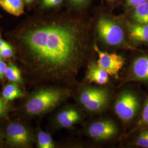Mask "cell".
<instances>
[{
    "instance_id": "6da1fadb",
    "label": "cell",
    "mask_w": 148,
    "mask_h": 148,
    "mask_svg": "<svg viewBox=\"0 0 148 148\" xmlns=\"http://www.w3.org/2000/svg\"><path fill=\"white\" fill-rule=\"evenodd\" d=\"M21 40L32 71L44 81L71 83L87 62L82 34L76 27L46 25L27 32Z\"/></svg>"
},
{
    "instance_id": "7a4b0ae2",
    "label": "cell",
    "mask_w": 148,
    "mask_h": 148,
    "mask_svg": "<svg viewBox=\"0 0 148 148\" xmlns=\"http://www.w3.org/2000/svg\"><path fill=\"white\" fill-rule=\"evenodd\" d=\"M71 93L68 88H44L37 90L27 101L25 109L32 115H38L52 110Z\"/></svg>"
},
{
    "instance_id": "3957f363",
    "label": "cell",
    "mask_w": 148,
    "mask_h": 148,
    "mask_svg": "<svg viewBox=\"0 0 148 148\" xmlns=\"http://www.w3.org/2000/svg\"><path fill=\"white\" fill-rule=\"evenodd\" d=\"M79 98L81 103L86 109L90 111L97 112L107 106L109 95L105 88L88 87L82 91Z\"/></svg>"
},
{
    "instance_id": "277c9868",
    "label": "cell",
    "mask_w": 148,
    "mask_h": 148,
    "mask_svg": "<svg viewBox=\"0 0 148 148\" xmlns=\"http://www.w3.org/2000/svg\"><path fill=\"white\" fill-rule=\"evenodd\" d=\"M139 106L137 96L130 92L123 93L117 99L115 111L123 122H128L136 116Z\"/></svg>"
},
{
    "instance_id": "5b68a950",
    "label": "cell",
    "mask_w": 148,
    "mask_h": 148,
    "mask_svg": "<svg viewBox=\"0 0 148 148\" xmlns=\"http://www.w3.org/2000/svg\"><path fill=\"white\" fill-rule=\"evenodd\" d=\"M97 29L100 37L109 45L117 46L124 41V33L121 27L110 19L101 18L98 21Z\"/></svg>"
},
{
    "instance_id": "8992f818",
    "label": "cell",
    "mask_w": 148,
    "mask_h": 148,
    "mask_svg": "<svg viewBox=\"0 0 148 148\" xmlns=\"http://www.w3.org/2000/svg\"><path fill=\"white\" fill-rule=\"evenodd\" d=\"M94 49L98 54L97 64L106 70L111 76L117 75L125 64V59L115 53H109L101 51L95 45Z\"/></svg>"
},
{
    "instance_id": "52a82bcc",
    "label": "cell",
    "mask_w": 148,
    "mask_h": 148,
    "mask_svg": "<svg viewBox=\"0 0 148 148\" xmlns=\"http://www.w3.org/2000/svg\"><path fill=\"white\" fill-rule=\"evenodd\" d=\"M7 142L11 145L26 147L31 142L30 133L19 123H12L6 130Z\"/></svg>"
},
{
    "instance_id": "ba28073f",
    "label": "cell",
    "mask_w": 148,
    "mask_h": 148,
    "mask_svg": "<svg viewBox=\"0 0 148 148\" xmlns=\"http://www.w3.org/2000/svg\"><path fill=\"white\" fill-rule=\"evenodd\" d=\"M117 128L114 122L101 120L92 123L88 128V134L97 140H107L116 134Z\"/></svg>"
},
{
    "instance_id": "9c48e42d",
    "label": "cell",
    "mask_w": 148,
    "mask_h": 148,
    "mask_svg": "<svg viewBox=\"0 0 148 148\" xmlns=\"http://www.w3.org/2000/svg\"><path fill=\"white\" fill-rule=\"evenodd\" d=\"M109 74L97 64L92 63L88 68L86 78L90 83L105 85L109 81Z\"/></svg>"
},
{
    "instance_id": "30bf717a",
    "label": "cell",
    "mask_w": 148,
    "mask_h": 148,
    "mask_svg": "<svg viewBox=\"0 0 148 148\" xmlns=\"http://www.w3.org/2000/svg\"><path fill=\"white\" fill-rule=\"evenodd\" d=\"M81 120L79 112L75 109L70 108L59 113L57 121L61 127L70 128Z\"/></svg>"
},
{
    "instance_id": "8fae6325",
    "label": "cell",
    "mask_w": 148,
    "mask_h": 148,
    "mask_svg": "<svg viewBox=\"0 0 148 148\" xmlns=\"http://www.w3.org/2000/svg\"><path fill=\"white\" fill-rule=\"evenodd\" d=\"M134 77L142 81L148 80V56H142L136 59L132 65Z\"/></svg>"
},
{
    "instance_id": "7c38bea8",
    "label": "cell",
    "mask_w": 148,
    "mask_h": 148,
    "mask_svg": "<svg viewBox=\"0 0 148 148\" xmlns=\"http://www.w3.org/2000/svg\"><path fill=\"white\" fill-rule=\"evenodd\" d=\"M130 36L132 39L142 42L148 43V24H129Z\"/></svg>"
},
{
    "instance_id": "4fadbf2b",
    "label": "cell",
    "mask_w": 148,
    "mask_h": 148,
    "mask_svg": "<svg viewBox=\"0 0 148 148\" xmlns=\"http://www.w3.org/2000/svg\"><path fill=\"white\" fill-rule=\"evenodd\" d=\"M24 0H0V6L12 15L20 16L24 13Z\"/></svg>"
},
{
    "instance_id": "5bb4252c",
    "label": "cell",
    "mask_w": 148,
    "mask_h": 148,
    "mask_svg": "<svg viewBox=\"0 0 148 148\" xmlns=\"http://www.w3.org/2000/svg\"><path fill=\"white\" fill-rule=\"evenodd\" d=\"M133 18L138 24H148V1L135 7Z\"/></svg>"
},
{
    "instance_id": "9a60e30c",
    "label": "cell",
    "mask_w": 148,
    "mask_h": 148,
    "mask_svg": "<svg viewBox=\"0 0 148 148\" xmlns=\"http://www.w3.org/2000/svg\"><path fill=\"white\" fill-rule=\"evenodd\" d=\"M23 96L21 90L16 85L10 84L6 85L2 91V97L7 101H13Z\"/></svg>"
},
{
    "instance_id": "2e32d148",
    "label": "cell",
    "mask_w": 148,
    "mask_h": 148,
    "mask_svg": "<svg viewBox=\"0 0 148 148\" xmlns=\"http://www.w3.org/2000/svg\"><path fill=\"white\" fill-rule=\"evenodd\" d=\"M5 76L11 81L16 83H21L23 81L19 69L13 64H10L5 70Z\"/></svg>"
},
{
    "instance_id": "e0dca14e",
    "label": "cell",
    "mask_w": 148,
    "mask_h": 148,
    "mask_svg": "<svg viewBox=\"0 0 148 148\" xmlns=\"http://www.w3.org/2000/svg\"><path fill=\"white\" fill-rule=\"evenodd\" d=\"M37 143L40 148H54V144L51 135L42 131H39L37 134Z\"/></svg>"
},
{
    "instance_id": "ac0fdd59",
    "label": "cell",
    "mask_w": 148,
    "mask_h": 148,
    "mask_svg": "<svg viewBox=\"0 0 148 148\" xmlns=\"http://www.w3.org/2000/svg\"><path fill=\"white\" fill-rule=\"evenodd\" d=\"M136 144L140 147L148 148V130L139 134L136 140Z\"/></svg>"
},
{
    "instance_id": "d6986e66",
    "label": "cell",
    "mask_w": 148,
    "mask_h": 148,
    "mask_svg": "<svg viewBox=\"0 0 148 148\" xmlns=\"http://www.w3.org/2000/svg\"><path fill=\"white\" fill-rule=\"evenodd\" d=\"M139 125L141 126H148V98L143 108L142 117L139 122Z\"/></svg>"
},
{
    "instance_id": "ffe728a7",
    "label": "cell",
    "mask_w": 148,
    "mask_h": 148,
    "mask_svg": "<svg viewBox=\"0 0 148 148\" xmlns=\"http://www.w3.org/2000/svg\"><path fill=\"white\" fill-rule=\"evenodd\" d=\"M9 106L8 101L0 96V117L5 116L8 111Z\"/></svg>"
},
{
    "instance_id": "44dd1931",
    "label": "cell",
    "mask_w": 148,
    "mask_h": 148,
    "mask_svg": "<svg viewBox=\"0 0 148 148\" xmlns=\"http://www.w3.org/2000/svg\"><path fill=\"white\" fill-rule=\"evenodd\" d=\"M0 52L2 57L5 58H8L13 57L14 54L13 49L10 45L6 47H5L0 49Z\"/></svg>"
},
{
    "instance_id": "7402d4cb",
    "label": "cell",
    "mask_w": 148,
    "mask_h": 148,
    "mask_svg": "<svg viewBox=\"0 0 148 148\" xmlns=\"http://www.w3.org/2000/svg\"><path fill=\"white\" fill-rule=\"evenodd\" d=\"M63 0H43V5L44 7H49L58 5Z\"/></svg>"
},
{
    "instance_id": "603a6c76",
    "label": "cell",
    "mask_w": 148,
    "mask_h": 148,
    "mask_svg": "<svg viewBox=\"0 0 148 148\" xmlns=\"http://www.w3.org/2000/svg\"><path fill=\"white\" fill-rule=\"evenodd\" d=\"M148 0H127V3L128 6L136 7V6L147 2Z\"/></svg>"
},
{
    "instance_id": "cb8c5ba5",
    "label": "cell",
    "mask_w": 148,
    "mask_h": 148,
    "mask_svg": "<svg viewBox=\"0 0 148 148\" xmlns=\"http://www.w3.org/2000/svg\"><path fill=\"white\" fill-rule=\"evenodd\" d=\"M7 68V64L2 60H0V79H3L5 76V72Z\"/></svg>"
},
{
    "instance_id": "d4e9b609",
    "label": "cell",
    "mask_w": 148,
    "mask_h": 148,
    "mask_svg": "<svg viewBox=\"0 0 148 148\" xmlns=\"http://www.w3.org/2000/svg\"><path fill=\"white\" fill-rule=\"evenodd\" d=\"M72 3L76 5H81L85 3L87 0H70Z\"/></svg>"
},
{
    "instance_id": "484cf974",
    "label": "cell",
    "mask_w": 148,
    "mask_h": 148,
    "mask_svg": "<svg viewBox=\"0 0 148 148\" xmlns=\"http://www.w3.org/2000/svg\"><path fill=\"white\" fill-rule=\"evenodd\" d=\"M9 44L0 38V49L8 46Z\"/></svg>"
},
{
    "instance_id": "4316f807",
    "label": "cell",
    "mask_w": 148,
    "mask_h": 148,
    "mask_svg": "<svg viewBox=\"0 0 148 148\" xmlns=\"http://www.w3.org/2000/svg\"><path fill=\"white\" fill-rule=\"evenodd\" d=\"M25 2H26L27 3H30L33 1V0H24Z\"/></svg>"
},
{
    "instance_id": "83f0119b",
    "label": "cell",
    "mask_w": 148,
    "mask_h": 148,
    "mask_svg": "<svg viewBox=\"0 0 148 148\" xmlns=\"http://www.w3.org/2000/svg\"><path fill=\"white\" fill-rule=\"evenodd\" d=\"M2 58H3V57H2V56L1 53V52H0V60H2Z\"/></svg>"
},
{
    "instance_id": "f1b7e54d",
    "label": "cell",
    "mask_w": 148,
    "mask_h": 148,
    "mask_svg": "<svg viewBox=\"0 0 148 148\" xmlns=\"http://www.w3.org/2000/svg\"><path fill=\"white\" fill-rule=\"evenodd\" d=\"M1 134H0V146H1Z\"/></svg>"
}]
</instances>
